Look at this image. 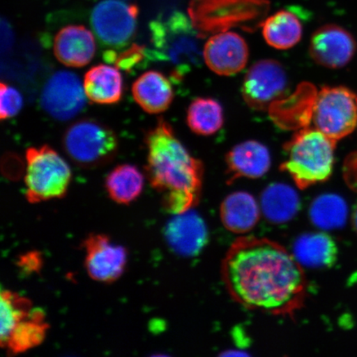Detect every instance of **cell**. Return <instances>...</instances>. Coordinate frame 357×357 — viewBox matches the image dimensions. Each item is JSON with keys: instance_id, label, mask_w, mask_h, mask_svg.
I'll list each match as a JSON object with an SVG mask.
<instances>
[{"instance_id": "1", "label": "cell", "mask_w": 357, "mask_h": 357, "mask_svg": "<svg viewBox=\"0 0 357 357\" xmlns=\"http://www.w3.org/2000/svg\"><path fill=\"white\" fill-rule=\"evenodd\" d=\"M221 273L231 298L245 309L292 316L305 303V271L293 253L274 241L241 236L227 252Z\"/></svg>"}, {"instance_id": "2", "label": "cell", "mask_w": 357, "mask_h": 357, "mask_svg": "<svg viewBox=\"0 0 357 357\" xmlns=\"http://www.w3.org/2000/svg\"><path fill=\"white\" fill-rule=\"evenodd\" d=\"M146 176L162 195L164 208L173 215L192 211L202 193V162L190 154L163 119L146 133Z\"/></svg>"}, {"instance_id": "3", "label": "cell", "mask_w": 357, "mask_h": 357, "mask_svg": "<svg viewBox=\"0 0 357 357\" xmlns=\"http://www.w3.org/2000/svg\"><path fill=\"white\" fill-rule=\"evenodd\" d=\"M149 29L151 49L146 50L147 57L166 65L174 82H181L202 65V38L184 13L158 17L150 22Z\"/></svg>"}, {"instance_id": "4", "label": "cell", "mask_w": 357, "mask_h": 357, "mask_svg": "<svg viewBox=\"0 0 357 357\" xmlns=\"http://www.w3.org/2000/svg\"><path fill=\"white\" fill-rule=\"evenodd\" d=\"M336 144L315 128L302 129L284 145L287 160L281 171L288 173L301 190L324 182L333 171Z\"/></svg>"}, {"instance_id": "5", "label": "cell", "mask_w": 357, "mask_h": 357, "mask_svg": "<svg viewBox=\"0 0 357 357\" xmlns=\"http://www.w3.org/2000/svg\"><path fill=\"white\" fill-rule=\"evenodd\" d=\"M26 197L38 204L64 197L71 181L68 164L52 147H30L26 150Z\"/></svg>"}, {"instance_id": "6", "label": "cell", "mask_w": 357, "mask_h": 357, "mask_svg": "<svg viewBox=\"0 0 357 357\" xmlns=\"http://www.w3.org/2000/svg\"><path fill=\"white\" fill-rule=\"evenodd\" d=\"M63 145L67 155L79 167L93 168L114 158L119 142L115 132L106 125L83 119L67 129Z\"/></svg>"}, {"instance_id": "7", "label": "cell", "mask_w": 357, "mask_h": 357, "mask_svg": "<svg viewBox=\"0 0 357 357\" xmlns=\"http://www.w3.org/2000/svg\"><path fill=\"white\" fill-rule=\"evenodd\" d=\"M312 112L314 128L337 144L357 127V93L344 86L323 87Z\"/></svg>"}, {"instance_id": "8", "label": "cell", "mask_w": 357, "mask_h": 357, "mask_svg": "<svg viewBox=\"0 0 357 357\" xmlns=\"http://www.w3.org/2000/svg\"><path fill=\"white\" fill-rule=\"evenodd\" d=\"M138 8L122 0H102L91 13L93 33L106 47L123 48L135 35Z\"/></svg>"}, {"instance_id": "9", "label": "cell", "mask_w": 357, "mask_h": 357, "mask_svg": "<svg viewBox=\"0 0 357 357\" xmlns=\"http://www.w3.org/2000/svg\"><path fill=\"white\" fill-rule=\"evenodd\" d=\"M288 78L284 67L275 60H261L248 71L243 84L244 100L256 110H266L287 92Z\"/></svg>"}, {"instance_id": "10", "label": "cell", "mask_w": 357, "mask_h": 357, "mask_svg": "<svg viewBox=\"0 0 357 357\" xmlns=\"http://www.w3.org/2000/svg\"><path fill=\"white\" fill-rule=\"evenodd\" d=\"M86 96L84 84L77 75L59 70L45 84L40 102L42 108L53 119L66 121L83 109Z\"/></svg>"}, {"instance_id": "11", "label": "cell", "mask_w": 357, "mask_h": 357, "mask_svg": "<svg viewBox=\"0 0 357 357\" xmlns=\"http://www.w3.org/2000/svg\"><path fill=\"white\" fill-rule=\"evenodd\" d=\"M83 245L86 271L93 280L112 283L121 278L128 261L127 250L123 245L104 234L89 235Z\"/></svg>"}, {"instance_id": "12", "label": "cell", "mask_w": 357, "mask_h": 357, "mask_svg": "<svg viewBox=\"0 0 357 357\" xmlns=\"http://www.w3.org/2000/svg\"><path fill=\"white\" fill-rule=\"evenodd\" d=\"M356 40L348 31L336 24H327L312 35L310 53L316 63L330 69L346 66L356 51Z\"/></svg>"}, {"instance_id": "13", "label": "cell", "mask_w": 357, "mask_h": 357, "mask_svg": "<svg viewBox=\"0 0 357 357\" xmlns=\"http://www.w3.org/2000/svg\"><path fill=\"white\" fill-rule=\"evenodd\" d=\"M247 43L238 33L226 32L213 36L204 47V61L209 69L230 77L240 73L248 63Z\"/></svg>"}, {"instance_id": "14", "label": "cell", "mask_w": 357, "mask_h": 357, "mask_svg": "<svg viewBox=\"0 0 357 357\" xmlns=\"http://www.w3.org/2000/svg\"><path fill=\"white\" fill-rule=\"evenodd\" d=\"M166 238L169 248L178 255L195 257L207 243V227L202 218L192 211L176 214L168 222Z\"/></svg>"}, {"instance_id": "15", "label": "cell", "mask_w": 357, "mask_h": 357, "mask_svg": "<svg viewBox=\"0 0 357 357\" xmlns=\"http://www.w3.org/2000/svg\"><path fill=\"white\" fill-rule=\"evenodd\" d=\"M53 51L61 64L70 67H83L88 65L95 56L96 40L86 26H67L56 35Z\"/></svg>"}, {"instance_id": "16", "label": "cell", "mask_w": 357, "mask_h": 357, "mask_svg": "<svg viewBox=\"0 0 357 357\" xmlns=\"http://www.w3.org/2000/svg\"><path fill=\"white\" fill-rule=\"evenodd\" d=\"M226 164L230 182L240 178H261L270 169V151L261 142L245 141L227 154Z\"/></svg>"}, {"instance_id": "17", "label": "cell", "mask_w": 357, "mask_h": 357, "mask_svg": "<svg viewBox=\"0 0 357 357\" xmlns=\"http://www.w3.org/2000/svg\"><path fill=\"white\" fill-rule=\"evenodd\" d=\"M261 213V205L257 199L244 191L227 196L220 207L223 226L236 234H245L252 230L260 220Z\"/></svg>"}, {"instance_id": "18", "label": "cell", "mask_w": 357, "mask_h": 357, "mask_svg": "<svg viewBox=\"0 0 357 357\" xmlns=\"http://www.w3.org/2000/svg\"><path fill=\"white\" fill-rule=\"evenodd\" d=\"M132 96L146 113L156 114L172 105L173 89L169 80L158 71L149 70L140 75L132 87Z\"/></svg>"}, {"instance_id": "19", "label": "cell", "mask_w": 357, "mask_h": 357, "mask_svg": "<svg viewBox=\"0 0 357 357\" xmlns=\"http://www.w3.org/2000/svg\"><path fill=\"white\" fill-rule=\"evenodd\" d=\"M83 84L86 97L96 104L114 105L122 99V75L113 66L100 64L92 67L84 75Z\"/></svg>"}, {"instance_id": "20", "label": "cell", "mask_w": 357, "mask_h": 357, "mask_svg": "<svg viewBox=\"0 0 357 357\" xmlns=\"http://www.w3.org/2000/svg\"><path fill=\"white\" fill-rule=\"evenodd\" d=\"M292 253L302 266L324 268L331 266L336 261L337 248L327 234H306L294 243Z\"/></svg>"}, {"instance_id": "21", "label": "cell", "mask_w": 357, "mask_h": 357, "mask_svg": "<svg viewBox=\"0 0 357 357\" xmlns=\"http://www.w3.org/2000/svg\"><path fill=\"white\" fill-rule=\"evenodd\" d=\"M303 34L301 21L296 13L280 10L268 17L262 25V35L271 47L287 50L301 41Z\"/></svg>"}, {"instance_id": "22", "label": "cell", "mask_w": 357, "mask_h": 357, "mask_svg": "<svg viewBox=\"0 0 357 357\" xmlns=\"http://www.w3.org/2000/svg\"><path fill=\"white\" fill-rule=\"evenodd\" d=\"M300 205L297 192L287 185H271L261 195V213L272 222L282 223L291 220L296 215Z\"/></svg>"}, {"instance_id": "23", "label": "cell", "mask_w": 357, "mask_h": 357, "mask_svg": "<svg viewBox=\"0 0 357 357\" xmlns=\"http://www.w3.org/2000/svg\"><path fill=\"white\" fill-rule=\"evenodd\" d=\"M47 329L44 312L33 309L13 330L3 348H6L10 355L22 354L41 344L46 337Z\"/></svg>"}, {"instance_id": "24", "label": "cell", "mask_w": 357, "mask_h": 357, "mask_svg": "<svg viewBox=\"0 0 357 357\" xmlns=\"http://www.w3.org/2000/svg\"><path fill=\"white\" fill-rule=\"evenodd\" d=\"M144 177L136 167L124 164L115 167L106 178L105 186L109 197L121 204H128L139 197Z\"/></svg>"}, {"instance_id": "25", "label": "cell", "mask_w": 357, "mask_h": 357, "mask_svg": "<svg viewBox=\"0 0 357 357\" xmlns=\"http://www.w3.org/2000/svg\"><path fill=\"white\" fill-rule=\"evenodd\" d=\"M225 121L221 105L208 98L192 101L187 113V123L192 132L209 136L220 131Z\"/></svg>"}, {"instance_id": "26", "label": "cell", "mask_w": 357, "mask_h": 357, "mask_svg": "<svg viewBox=\"0 0 357 357\" xmlns=\"http://www.w3.org/2000/svg\"><path fill=\"white\" fill-rule=\"evenodd\" d=\"M345 200L334 194L320 195L310 207L311 221L324 230L337 229L344 225L347 218Z\"/></svg>"}, {"instance_id": "27", "label": "cell", "mask_w": 357, "mask_h": 357, "mask_svg": "<svg viewBox=\"0 0 357 357\" xmlns=\"http://www.w3.org/2000/svg\"><path fill=\"white\" fill-rule=\"evenodd\" d=\"M0 301V343L3 347L13 330L30 314L33 307L28 298L10 290H2Z\"/></svg>"}, {"instance_id": "28", "label": "cell", "mask_w": 357, "mask_h": 357, "mask_svg": "<svg viewBox=\"0 0 357 357\" xmlns=\"http://www.w3.org/2000/svg\"><path fill=\"white\" fill-rule=\"evenodd\" d=\"M0 118L2 120L15 117L20 113L24 105L21 93L15 88L1 83L0 86Z\"/></svg>"}, {"instance_id": "29", "label": "cell", "mask_w": 357, "mask_h": 357, "mask_svg": "<svg viewBox=\"0 0 357 357\" xmlns=\"http://www.w3.org/2000/svg\"><path fill=\"white\" fill-rule=\"evenodd\" d=\"M147 56L146 49L144 47L133 45L130 48L121 53L120 55L116 54L113 51L107 52L105 60L114 61L116 66L124 70L131 71L134 67L139 66L141 62L146 59Z\"/></svg>"}, {"instance_id": "30", "label": "cell", "mask_w": 357, "mask_h": 357, "mask_svg": "<svg viewBox=\"0 0 357 357\" xmlns=\"http://www.w3.org/2000/svg\"><path fill=\"white\" fill-rule=\"evenodd\" d=\"M20 265L25 270L35 271L38 269L40 259L35 253L29 254V255L22 257Z\"/></svg>"}, {"instance_id": "31", "label": "cell", "mask_w": 357, "mask_h": 357, "mask_svg": "<svg viewBox=\"0 0 357 357\" xmlns=\"http://www.w3.org/2000/svg\"><path fill=\"white\" fill-rule=\"evenodd\" d=\"M354 225L356 231H357V206L356 207L354 213Z\"/></svg>"}]
</instances>
